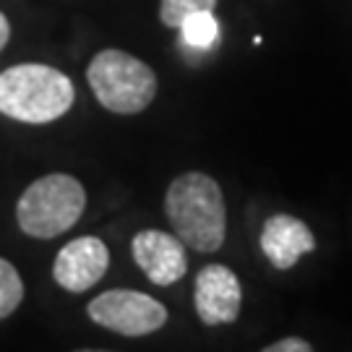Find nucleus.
<instances>
[{
	"mask_svg": "<svg viewBox=\"0 0 352 352\" xmlns=\"http://www.w3.org/2000/svg\"><path fill=\"white\" fill-rule=\"evenodd\" d=\"M164 214L173 232L188 248L217 253L227 235V209L219 183L206 173L177 175L164 196Z\"/></svg>",
	"mask_w": 352,
	"mask_h": 352,
	"instance_id": "1",
	"label": "nucleus"
},
{
	"mask_svg": "<svg viewBox=\"0 0 352 352\" xmlns=\"http://www.w3.org/2000/svg\"><path fill=\"white\" fill-rule=\"evenodd\" d=\"M76 102L74 81L45 63H21L0 71V115L29 126L63 118Z\"/></svg>",
	"mask_w": 352,
	"mask_h": 352,
	"instance_id": "2",
	"label": "nucleus"
},
{
	"mask_svg": "<svg viewBox=\"0 0 352 352\" xmlns=\"http://www.w3.org/2000/svg\"><path fill=\"white\" fill-rule=\"evenodd\" d=\"M87 209V190L68 173H50L34 180L19 196L16 222L21 232L37 240H52L68 232Z\"/></svg>",
	"mask_w": 352,
	"mask_h": 352,
	"instance_id": "3",
	"label": "nucleus"
},
{
	"mask_svg": "<svg viewBox=\"0 0 352 352\" xmlns=\"http://www.w3.org/2000/svg\"><path fill=\"white\" fill-rule=\"evenodd\" d=\"M87 81L104 110L115 115L144 113L157 97V74L136 55L118 47L100 50L87 68Z\"/></svg>",
	"mask_w": 352,
	"mask_h": 352,
	"instance_id": "4",
	"label": "nucleus"
},
{
	"mask_svg": "<svg viewBox=\"0 0 352 352\" xmlns=\"http://www.w3.org/2000/svg\"><path fill=\"white\" fill-rule=\"evenodd\" d=\"M89 318L120 337H146L167 324V308L136 289H107L87 305Z\"/></svg>",
	"mask_w": 352,
	"mask_h": 352,
	"instance_id": "5",
	"label": "nucleus"
},
{
	"mask_svg": "<svg viewBox=\"0 0 352 352\" xmlns=\"http://www.w3.org/2000/svg\"><path fill=\"white\" fill-rule=\"evenodd\" d=\"M131 253L141 272L149 282L160 287H170L177 279L186 277L188 258H186V243L162 232V230H141L131 240Z\"/></svg>",
	"mask_w": 352,
	"mask_h": 352,
	"instance_id": "6",
	"label": "nucleus"
},
{
	"mask_svg": "<svg viewBox=\"0 0 352 352\" xmlns=\"http://www.w3.org/2000/svg\"><path fill=\"white\" fill-rule=\"evenodd\" d=\"M110 251L100 238L81 235V238L65 243L55 256L52 279L68 292H87L107 274Z\"/></svg>",
	"mask_w": 352,
	"mask_h": 352,
	"instance_id": "7",
	"label": "nucleus"
},
{
	"mask_svg": "<svg viewBox=\"0 0 352 352\" xmlns=\"http://www.w3.org/2000/svg\"><path fill=\"white\" fill-rule=\"evenodd\" d=\"M193 302H196V314L206 327L238 321L240 305H243L238 274L225 264L204 266L196 277Z\"/></svg>",
	"mask_w": 352,
	"mask_h": 352,
	"instance_id": "8",
	"label": "nucleus"
},
{
	"mask_svg": "<svg viewBox=\"0 0 352 352\" xmlns=\"http://www.w3.org/2000/svg\"><path fill=\"white\" fill-rule=\"evenodd\" d=\"M261 251L274 269L287 272L305 253L316 251V235L298 217L274 214L266 219L264 230H261Z\"/></svg>",
	"mask_w": 352,
	"mask_h": 352,
	"instance_id": "9",
	"label": "nucleus"
},
{
	"mask_svg": "<svg viewBox=\"0 0 352 352\" xmlns=\"http://www.w3.org/2000/svg\"><path fill=\"white\" fill-rule=\"evenodd\" d=\"M180 29V39L183 45L190 47V50H212L219 39V24L214 19V11H199L190 13L183 24L177 26Z\"/></svg>",
	"mask_w": 352,
	"mask_h": 352,
	"instance_id": "10",
	"label": "nucleus"
},
{
	"mask_svg": "<svg viewBox=\"0 0 352 352\" xmlns=\"http://www.w3.org/2000/svg\"><path fill=\"white\" fill-rule=\"evenodd\" d=\"M24 300V282L16 266L6 258H0V321L19 311Z\"/></svg>",
	"mask_w": 352,
	"mask_h": 352,
	"instance_id": "11",
	"label": "nucleus"
},
{
	"mask_svg": "<svg viewBox=\"0 0 352 352\" xmlns=\"http://www.w3.org/2000/svg\"><path fill=\"white\" fill-rule=\"evenodd\" d=\"M217 0H160V21L170 29H177L190 13L214 11Z\"/></svg>",
	"mask_w": 352,
	"mask_h": 352,
	"instance_id": "12",
	"label": "nucleus"
},
{
	"mask_svg": "<svg viewBox=\"0 0 352 352\" xmlns=\"http://www.w3.org/2000/svg\"><path fill=\"white\" fill-rule=\"evenodd\" d=\"M264 352H314V344L300 337H285V340L266 344Z\"/></svg>",
	"mask_w": 352,
	"mask_h": 352,
	"instance_id": "13",
	"label": "nucleus"
},
{
	"mask_svg": "<svg viewBox=\"0 0 352 352\" xmlns=\"http://www.w3.org/2000/svg\"><path fill=\"white\" fill-rule=\"evenodd\" d=\"M8 39H11V21H8V16L0 11V52L3 47L8 45Z\"/></svg>",
	"mask_w": 352,
	"mask_h": 352,
	"instance_id": "14",
	"label": "nucleus"
}]
</instances>
